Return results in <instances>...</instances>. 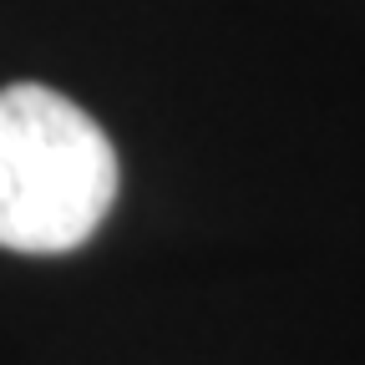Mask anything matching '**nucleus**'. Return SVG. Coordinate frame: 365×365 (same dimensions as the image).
I'll return each mask as SVG.
<instances>
[{
  "instance_id": "f257e3e1",
  "label": "nucleus",
  "mask_w": 365,
  "mask_h": 365,
  "mask_svg": "<svg viewBox=\"0 0 365 365\" xmlns=\"http://www.w3.org/2000/svg\"><path fill=\"white\" fill-rule=\"evenodd\" d=\"M117 188V148L86 107L41 81L0 86V249H81L107 223Z\"/></svg>"
}]
</instances>
